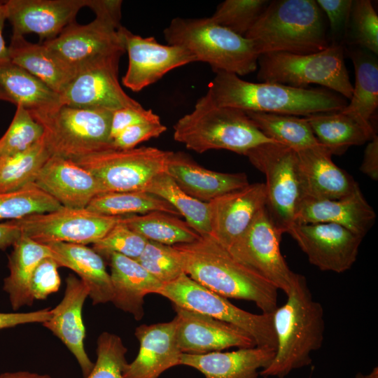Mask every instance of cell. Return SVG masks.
Listing matches in <instances>:
<instances>
[{"label":"cell","mask_w":378,"mask_h":378,"mask_svg":"<svg viewBox=\"0 0 378 378\" xmlns=\"http://www.w3.org/2000/svg\"><path fill=\"white\" fill-rule=\"evenodd\" d=\"M215 73L206 94L219 106L306 117L317 113L340 111L347 104L344 97L326 88L252 83L234 74Z\"/></svg>","instance_id":"cell-1"},{"label":"cell","mask_w":378,"mask_h":378,"mask_svg":"<svg viewBox=\"0 0 378 378\" xmlns=\"http://www.w3.org/2000/svg\"><path fill=\"white\" fill-rule=\"evenodd\" d=\"M173 246L185 274L203 286L226 298L253 302L262 313H273L278 307L277 288L237 260L211 236Z\"/></svg>","instance_id":"cell-2"},{"label":"cell","mask_w":378,"mask_h":378,"mask_svg":"<svg viewBox=\"0 0 378 378\" xmlns=\"http://www.w3.org/2000/svg\"><path fill=\"white\" fill-rule=\"evenodd\" d=\"M284 304L273 312L276 338L275 356L260 371L265 377L284 378L312 363L311 353L321 348L324 337L323 309L316 301L306 278L299 274Z\"/></svg>","instance_id":"cell-3"},{"label":"cell","mask_w":378,"mask_h":378,"mask_svg":"<svg viewBox=\"0 0 378 378\" xmlns=\"http://www.w3.org/2000/svg\"><path fill=\"white\" fill-rule=\"evenodd\" d=\"M322 10L314 0H275L245 34L259 54H310L330 44Z\"/></svg>","instance_id":"cell-4"},{"label":"cell","mask_w":378,"mask_h":378,"mask_svg":"<svg viewBox=\"0 0 378 378\" xmlns=\"http://www.w3.org/2000/svg\"><path fill=\"white\" fill-rule=\"evenodd\" d=\"M174 139L198 153L223 149L243 155L259 145L276 143L255 126L244 111L217 106L206 94L174 124Z\"/></svg>","instance_id":"cell-5"},{"label":"cell","mask_w":378,"mask_h":378,"mask_svg":"<svg viewBox=\"0 0 378 378\" xmlns=\"http://www.w3.org/2000/svg\"><path fill=\"white\" fill-rule=\"evenodd\" d=\"M163 32L169 45L186 49L196 62L209 64L214 72L239 76L258 68L259 54L253 43L215 23L210 18H176Z\"/></svg>","instance_id":"cell-6"},{"label":"cell","mask_w":378,"mask_h":378,"mask_svg":"<svg viewBox=\"0 0 378 378\" xmlns=\"http://www.w3.org/2000/svg\"><path fill=\"white\" fill-rule=\"evenodd\" d=\"M257 78L300 88L320 85L350 99L353 92L344 59V48L332 42L326 49L310 54L274 52L262 54L258 59Z\"/></svg>","instance_id":"cell-7"},{"label":"cell","mask_w":378,"mask_h":378,"mask_svg":"<svg viewBox=\"0 0 378 378\" xmlns=\"http://www.w3.org/2000/svg\"><path fill=\"white\" fill-rule=\"evenodd\" d=\"M30 113L43 126V139L51 155L76 160L111 148L113 111L60 105Z\"/></svg>","instance_id":"cell-8"},{"label":"cell","mask_w":378,"mask_h":378,"mask_svg":"<svg viewBox=\"0 0 378 378\" xmlns=\"http://www.w3.org/2000/svg\"><path fill=\"white\" fill-rule=\"evenodd\" d=\"M246 156L265 175L267 213L276 228L286 233L303 199L296 151L266 143L251 149Z\"/></svg>","instance_id":"cell-9"},{"label":"cell","mask_w":378,"mask_h":378,"mask_svg":"<svg viewBox=\"0 0 378 378\" xmlns=\"http://www.w3.org/2000/svg\"><path fill=\"white\" fill-rule=\"evenodd\" d=\"M159 295L173 305L207 315L231 324L248 334L257 346L276 350V338L273 326V313L260 314L246 312L227 299L197 283L186 274L163 284Z\"/></svg>","instance_id":"cell-10"},{"label":"cell","mask_w":378,"mask_h":378,"mask_svg":"<svg viewBox=\"0 0 378 378\" xmlns=\"http://www.w3.org/2000/svg\"><path fill=\"white\" fill-rule=\"evenodd\" d=\"M170 151L142 146L127 150L107 148L74 161L90 172L102 193L143 190L165 172Z\"/></svg>","instance_id":"cell-11"},{"label":"cell","mask_w":378,"mask_h":378,"mask_svg":"<svg viewBox=\"0 0 378 378\" xmlns=\"http://www.w3.org/2000/svg\"><path fill=\"white\" fill-rule=\"evenodd\" d=\"M281 235L265 208L227 250L237 260L287 295L300 274L290 269L281 253Z\"/></svg>","instance_id":"cell-12"},{"label":"cell","mask_w":378,"mask_h":378,"mask_svg":"<svg viewBox=\"0 0 378 378\" xmlns=\"http://www.w3.org/2000/svg\"><path fill=\"white\" fill-rule=\"evenodd\" d=\"M122 216H105L86 208L62 206L55 211L13 220L22 234L48 244L66 242L86 245L102 239Z\"/></svg>","instance_id":"cell-13"},{"label":"cell","mask_w":378,"mask_h":378,"mask_svg":"<svg viewBox=\"0 0 378 378\" xmlns=\"http://www.w3.org/2000/svg\"><path fill=\"white\" fill-rule=\"evenodd\" d=\"M122 27L96 17L87 24L74 22L57 37L42 43L77 74L88 66L121 57L126 52Z\"/></svg>","instance_id":"cell-14"},{"label":"cell","mask_w":378,"mask_h":378,"mask_svg":"<svg viewBox=\"0 0 378 378\" xmlns=\"http://www.w3.org/2000/svg\"><path fill=\"white\" fill-rule=\"evenodd\" d=\"M286 233L312 265L336 273L344 272L353 266L363 239L341 225L328 223H294Z\"/></svg>","instance_id":"cell-15"},{"label":"cell","mask_w":378,"mask_h":378,"mask_svg":"<svg viewBox=\"0 0 378 378\" xmlns=\"http://www.w3.org/2000/svg\"><path fill=\"white\" fill-rule=\"evenodd\" d=\"M120 58L111 57L79 71L59 94L61 105L111 111L141 107L119 83Z\"/></svg>","instance_id":"cell-16"},{"label":"cell","mask_w":378,"mask_h":378,"mask_svg":"<svg viewBox=\"0 0 378 378\" xmlns=\"http://www.w3.org/2000/svg\"><path fill=\"white\" fill-rule=\"evenodd\" d=\"M129 64L122 80L134 92H139L157 82L169 71L196 62L186 49L174 45H162L153 37L144 38L122 27Z\"/></svg>","instance_id":"cell-17"},{"label":"cell","mask_w":378,"mask_h":378,"mask_svg":"<svg viewBox=\"0 0 378 378\" xmlns=\"http://www.w3.org/2000/svg\"><path fill=\"white\" fill-rule=\"evenodd\" d=\"M266 199L265 184L254 183L211 200L209 236L228 249L265 208Z\"/></svg>","instance_id":"cell-18"},{"label":"cell","mask_w":378,"mask_h":378,"mask_svg":"<svg viewBox=\"0 0 378 378\" xmlns=\"http://www.w3.org/2000/svg\"><path fill=\"white\" fill-rule=\"evenodd\" d=\"M176 312V340L183 354H205L230 347L256 346L246 332L207 315L173 305Z\"/></svg>","instance_id":"cell-19"},{"label":"cell","mask_w":378,"mask_h":378,"mask_svg":"<svg viewBox=\"0 0 378 378\" xmlns=\"http://www.w3.org/2000/svg\"><path fill=\"white\" fill-rule=\"evenodd\" d=\"M5 1L6 20L13 27V35H38L40 41L57 37L75 22L78 11L87 0H8Z\"/></svg>","instance_id":"cell-20"},{"label":"cell","mask_w":378,"mask_h":378,"mask_svg":"<svg viewBox=\"0 0 378 378\" xmlns=\"http://www.w3.org/2000/svg\"><path fill=\"white\" fill-rule=\"evenodd\" d=\"M89 287L84 281L74 275H69L62 300L51 309L50 318L42 323L74 355L85 378L94 366L84 348L85 328L82 317L83 307L89 297Z\"/></svg>","instance_id":"cell-21"},{"label":"cell","mask_w":378,"mask_h":378,"mask_svg":"<svg viewBox=\"0 0 378 378\" xmlns=\"http://www.w3.org/2000/svg\"><path fill=\"white\" fill-rule=\"evenodd\" d=\"M176 320L141 325L135 336L139 351L124 368V378H158L167 370L180 365L181 351L176 340Z\"/></svg>","instance_id":"cell-22"},{"label":"cell","mask_w":378,"mask_h":378,"mask_svg":"<svg viewBox=\"0 0 378 378\" xmlns=\"http://www.w3.org/2000/svg\"><path fill=\"white\" fill-rule=\"evenodd\" d=\"M34 183L62 206L86 208L102 193L94 176L74 161L51 155L40 170Z\"/></svg>","instance_id":"cell-23"},{"label":"cell","mask_w":378,"mask_h":378,"mask_svg":"<svg viewBox=\"0 0 378 378\" xmlns=\"http://www.w3.org/2000/svg\"><path fill=\"white\" fill-rule=\"evenodd\" d=\"M296 153L303 199H339L359 187L351 176L332 162V155L321 145Z\"/></svg>","instance_id":"cell-24"},{"label":"cell","mask_w":378,"mask_h":378,"mask_svg":"<svg viewBox=\"0 0 378 378\" xmlns=\"http://www.w3.org/2000/svg\"><path fill=\"white\" fill-rule=\"evenodd\" d=\"M376 219V214L360 187L339 199H303L295 223H328L341 225L363 238Z\"/></svg>","instance_id":"cell-25"},{"label":"cell","mask_w":378,"mask_h":378,"mask_svg":"<svg viewBox=\"0 0 378 378\" xmlns=\"http://www.w3.org/2000/svg\"><path fill=\"white\" fill-rule=\"evenodd\" d=\"M166 172L181 190L203 202H209L249 183L245 173L212 171L200 166L182 152L170 151Z\"/></svg>","instance_id":"cell-26"},{"label":"cell","mask_w":378,"mask_h":378,"mask_svg":"<svg viewBox=\"0 0 378 378\" xmlns=\"http://www.w3.org/2000/svg\"><path fill=\"white\" fill-rule=\"evenodd\" d=\"M272 348L254 346L205 354H181L180 365L195 368L204 378H257L275 356Z\"/></svg>","instance_id":"cell-27"},{"label":"cell","mask_w":378,"mask_h":378,"mask_svg":"<svg viewBox=\"0 0 378 378\" xmlns=\"http://www.w3.org/2000/svg\"><path fill=\"white\" fill-rule=\"evenodd\" d=\"M107 258L113 289L111 302L132 314L136 321L141 320L144 315L145 296L158 294L163 284L136 260L116 253L110 254Z\"/></svg>","instance_id":"cell-28"},{"label":"cell","mask_w":378,"mask_h":378,"mask_svg":"<svg viewBox=\"0 0 378 378\" xmlns=\"http://www.w3.org/2000/svg\"><path fill=\"white\" fill-rule=\"evenodd\" d=\"M46 245L59 267L71 269L86 283L93 304L112 301L113 289L110 274L106 271L102 257L93 248L84 244L66 242Z\"/></svg>","instance_id":"cell-29"},{"label":"cell","mask_w":378,"mask_h":378,"mask_svg":"<svg viewBox=\"0 0 378 378\" xmlns=\"http://www.w3.org/2000/svg\"><path fill=\"white\" fill-rule=\"evenodd\" d=\"M10 61L23 68L59 94L76 72L42 43H33L24 36H12Z\"/></svg>","instance_id":"cell-30"},{"label":"cell","mask_w":378,"mask_h":378,"mask_svg":"<svg viewBox=\"0 0 378 378\" xmlns=\"http://www.w3.org/2000/svg\"><path fill=\"white\" fill-rule=\"evenodd\" d=\"M13 247L8 256L10 274L4 280L3 289L8 295L13 309L18 310L22 306L33 304L34 300L30 291L32 274L43 259L52 255L48 245L22 234Z\"/></svg>","instance_id":"cell-31"},{"label":"cell","mask_w":378,"mask_h":378,"mask_svg":"<svg viewBox=\"0 0 378 378\" xmlns=\"http://www.w3.org/2000/svg\"><path fill=\"white\" fill-rule=\"evenodd\" d=\"M304 118L318 143L332 155H342L350 146L362 145L376 134L373 127L364 125L341 111Z\"/></svg>","instance_id":"cell-32"},{"label":"cell","mask_w":378,"mask_h":378,"mask_svg":"<svg viewBox=\"0 0 378 378\" xmlns=\"http://www.w3.org/2000/svg\"><path fill=\"white\" fill-rule=\"evenodd\" d=\"M0 88L12 103L30 112H44L61 105L59 94L10 61L0 62Z\"/></svg>","instance_id":"cell-33"},{"label":"cell","mask_w":378,"mask_h":378,"mask_svg":"<svg viewBox=\"0 0 378 378\" xmlns=\"http://www.w3.org/2000/svg\"><path fill=\"white\" fill-rule=\"evenodd\" d=\"M355 70V85L350 102L341 110L364 125L372 127L370 120L378 106V63L375 55L358 48L350 52Z\"/></svg>","instance_id":"cell-34"},{"label":"cell","mask_w":378,"mask_h":378,"mask_svg":"<svg viewBox=\"0 0 378 378\" xmlns=\"http://www.w3.org/2000/svg\"><path fill=\"white\" fill-rule=\"evenodd\" d=\"M86 209L110 216L141 215L152 211H162L181 216L168 202L143 190L100 193L90 202Z\"/></svg>","instance_id":"cell-35"},{"label":"cell","mask_w":378,"mask_h":378,"mask_svg":"<svg viewBox=\"0 0 378 378\" xmlns=\"http://www.w3.org/2000/svg\"><path fill=\"white\" fill-rule=\"evenodd\" d=\"M121 221L147 240L169 246L191 243L200 237L186 220L162 211L126 216Z\"/></svg>","instance_id":"cell-36"},{"label":"cell","mask_w":378,"mask_h":378,"mask_svg":"<svg viewBox=\"0 0 378 378\" xmlns=\"http://www.w3.org/2000/svg\"><path fill=\"white\" fill-rule=\"evenodd\" d=\"M251 120L269 139L295 151L321 145L305 118L262 112L245 111Z\"/></svg>","instance_id":"cell-37"},{"label":"cell","mask_w":378,"mask_h":378,"mask_svg":"<svg viewBox=\"0 0 378 378\" xmlns=\"http://www.w3.org/2000/svg\"><path fill=\"white\" fill-rule=\"evenodd\" d=\"M144 191L168 202L200 236L210 235L208 202H201L185 192L166 172L155 176Z\"/></svg>","instance_id":"cell-38"},{"label":"cell","mask_w":378,"mask_h":378,"mask_svg":"<svg viewBox=\"0 0 378 378\" xmlns=\"http://www.w3.org/2000/svg\"><path fill=\"white\" fill-rule=\"evenodd\" d=\"M50 156L43 137L24 151L0 157V193L15 191L34 183Z\"/></svg>","instance_id":"cell-39"},{"label":"cell","mask_w":378,"mask_h":378,"mask_svg":"<svg viewBox=\"0 0 378 378\" xmlns=\"http://www.w3.org/2000/svg\"><path fill=\"white\" fill-rule=\"evenodd\" d=\"M62 206L35 183L19 190L0 193V220H18L48 213Z\"/></svg>","instance_id":"cell-40"},{"label":"cell","mask_w":378,"mask_h":378,"mask_svg":"<svg viewBox=\"0 0 378 378\" xmlns=\"http://www.w3.org/2000/svg\"><path fill=\"white\" fill-rule=\"evenodd\" d=\"M44 129L22 105L17 109L11 123L0 138V157L24 151L40 141Z\"/></svg>","instance_id":"cell-41"},{"label":"cell","mask_w":378,"mask_h":378,"mask_svg":"<svg viewBox=\"0 0 378 378\" xmlns=\"http://www.w3.org/2000/svg\"><path fill=\"white\" fill-rule=\"evenodd\" d=\"M267 0H225L210 17L215 23L244 36L270 4Z\"/></svg>","instance_id":"cell-42"},{"label":"cell","mask_w":378,"mask_h":378,"mask_svg":"<svg viewBox=\"0 0 378 378\" xmlns=\"http://www.w3.org/2000/svg\"><path fill=\"white\" fill-rule=\"evenodd\" d=\"M136 260L162 284L185 274L181 255L174 246L148 240Z\"/></svg>","instance_id":"cell-43"},{"label":"cell","mask_w":378,"mask_h":378,"mask_svg":"<svg viewBox=\"0 0 378 378\" xmlns=\"http://www.w3.org/2000/svg\"><path fill=\"white\" fill-rule=\"evenodd\" d=\"M97 343V360L85 378H124L122 372L127 363L125 358L127 349L121 338L104 332Z\"/></svg>","instance_id":"cell-44"},{"label":"cell","mask_w":378,"mask_h":378,"mask_svg":"<svg viewBox=\"0 0 378 378\" xmlns=\"http://www.w3.org/2000/svg\"><path fill=\"white\" fill-rule=\"evenodd\" d=\"M348 27L353 44L377 55L378 16L370 1H353Z\"/></svg>","instance_id":"cell-45"},{"label":"cell","mask_w":378,"mask_h":378,"mask_svg":"<svg viewBox=\"0 0 378 378\" xmlns=\"http://www.w3.org/2000/svg\"><path fill=\"white\" fill-rule=\"evenodd\" d=\"M121 220L102 239L94 243L92 248L102 257L107 258L110 254L116 253L136 260L141 254L148 240Z\"/></svg>","instance_id":"cell-46"},{"label":"cell","mask_w":378,"mask_h":378,"mask_svg":"<svg viewBox=\"0 0 378 378\" xmlns=\"http://www.w3.org/2000/svg\"><path fill=\"white\" fill-rule=\"evenodd\" d=\"M59 267L52 257L46 258L38 263L30 281V291L34 300H44L59 289Z\"/></svg>","instance_id":"cell-47"},{"label":"cell","mask_w":378,"mask_h":378,"mask_svg":"<svg viewBox=\"0 0 378 378\" xmlns=\"http://www.w3.org/2000/svg\"><path fill=\"white\" fill-rule=\"evenodd\" d=\"M167 130L161 121L134 125L118 134L110 143V147L119 150L132 149L143 141L160 136Z\"/></svg>","instance_id":"cell-48"},{"label":"cell","mask_w":378,"mask_h":378,"mask_svg":"<svg viewBox=\"0 0 378 378\" xmlns=\"http://www.w3.org/2000/svg\"><path fill=\"white\" fill-rule=\"evenodd\" d=\"M160 117L151 109L140 108H124L113 111L109 144L111 141L122 130L128 127L142 122H159Z\"/></svg>","instance_id":"cell-49"},{"label":"cell","mask_w":378,"mask_h":378,"mask_svg":"<svg viewBox=\"0 0 378 378\" xmlns=\"http://www.w3.org/2000/svg\"><path fill=\"white\" fill-rule=\"evenodd\" d=\"M322 12L329 21L330 32L335 38L340 37L347 30L352 0H317L316 1Z\"/></svg>","instance_id":"cell-50"},{"label":"cell","mask_w":378,"mask_h":378,"mask_svg":"<svg viewBox=\"0 0 378 378\" xmlns=\"http://www.w3.org/2000/svg\"><path fill=\"white\" fill-rule=\"evenodd\" d=\"M51 316L52 310L49 308L25 313L0 312V330L27 323H43Z\"/></svg>","instance_id":"cell-51"},{"label":"cell","mask_w":378,"mask_h":378,"mask_svg":"<svg viewBox=\"0 0 378 378\" xmlns=\"http://www.w3.org/2000/svg\"><path fill=\"white\" fill-rule=\"evenodd\" d=\"M122 4L120 0H87L86 6L94 11L97 18L120 27Z\"/></svg>","instance_id":"cell-52"},{"label":"cell","mask_w":378,"mask_h":378,"mask_svg":"<svg viewBox=\"0 0 378 378\" xmlns=\"http://www.w3.org/2000/svg\"><path fill=\"white\" fill-rule=\"evenodd\" d=\"M360 169L371 179L374 181L378 179V136L377 134L368 141L365 147Z\"/></svg>","instance_id":"cell-53"},{"label":"cell","mask_w":378,"mask_h":378,"mask_svg":"<svg viewBox=\"0 0 378 378\" xmlns=\"http://www.w3.org/2000/svg\"><path fill=\"white\" fill-rule=\"evenodd\" d=\"M22 232L14 220L0 223V249L5 250L13 246Z\"/></svg>","instance_id":"cell-54"},{"label":"cell","mask_w":378,"mask_h":378,"mask_svg":"<svg viewBox=\"0 0 378 378\" xmlns=\"http://www.w3.org/2000/svg\"><path fill=\"white\" fill-rule=\"evenodd\" d=\"M6 20L5 1H0V62L10 61L8 48L3 36L4 22Z\"/></svg>","instance_id":"cell-55"},{"label":"cell","mask_w":378,"mask_h":378,"mask_svg":"<svg viewBox=\"0 0 378 378\" xmlns=\"http://www.w3.org/2000/svg\"><path fill=\"white\" fill-rule=\"evenodd\" d=\"M0 378H52L48 374H41L29 371L6 372L0 374Z\"/></svg>","instance_id":"cell-56"},{"label":"cell","mask_w":378,"mask_h":378,"mask_svg":"<svg viewBox=\"0 0 378 378\" xmlns=\"http://www.w3.org/2000/svg\"><path fill=\"white\" fill-rule=\"evenodd\" d=\"M355 378H378V368H374L372 371L368 374L358 372Z\"/></svg>","instance_id":"cell-57"},{"label":"cell","mask_w":378,"mask_h":378,"mask_svg":"<svg viewBox=\"0 0 378 378\" xmlns=\"http://www.w3.org/2000/svg\"><path fill=\"white\" fill-rule=\"evenodd\" d=\"M0 100L12 103V100L8 95L0 88Z\"/></svg>","instance_id":"cell-58"},{"label":"cell","mask_w":378,"mask_h":378,"mask_svg":"<svg viewBox=\"0 0 378 378\" xmlns=\"http://www.w3.org/2000/svg\"><path fill=\"white\" fill-rule=\"evenodd\" d=\"M265 378H268V377H265Z\"/></svg>","instance_id":"cell-59"}]
</instances>
